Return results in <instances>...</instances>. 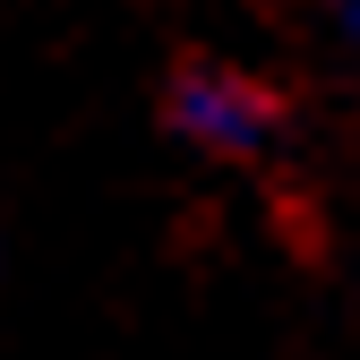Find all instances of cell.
<instances>
[{
	"label": "cell",
	"instance_id": "cell-1",
	"mask_svg": "<svg viewBox=\"0 0 360 360\" xmlns=\"http://www.w3.org/2000/svg\"><path fill=\"white\" fill-rule=\"evenodd\" d=\"M172 129L189 146H206V155H257L266 129H275V95L257 77L223 69V60H198L172 86Z\"/></svg>",
	"mask_w": 360,
	"mask_h": 360
},
{
	"label": "cell",
	"instance_id": "cell-2",
	"mask_svg": "<svg viewBox=\"0 0 360 360\" xmlns=\"http://www.w3.org/2000/svg\"><path fill=\"white\" fill-rule=\"evenodd\" d=\"M343 26H352V34H360V0H343Z\"/></svg>",
	"mask_w": 360,
	"mask_h": 360
}]
</instances>
